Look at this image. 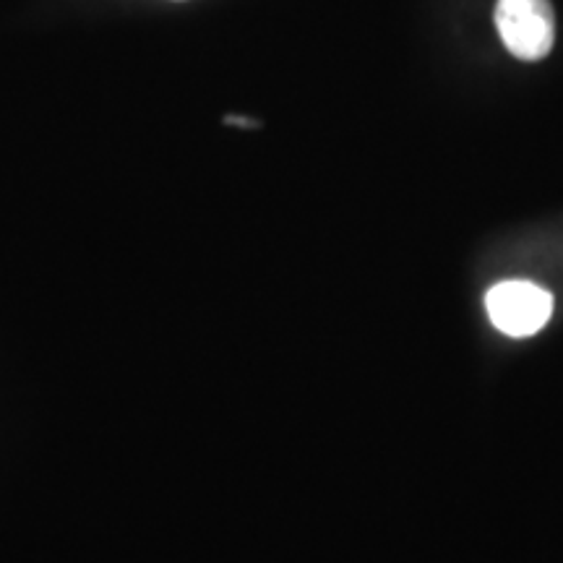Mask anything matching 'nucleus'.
<instances>
[{
  "instance_id": "obj_1",
  "label": "nucleus",
  "mask_w": 563,
  "mask_h": 563,
  "mask_svg": "<svg viewBox=\"0 0 563 563\" xmlns=\"http://www.w3.org/2000/svg\"><path fill=\"white\" fill-rule=\"evenodd\" d=\"M493 24L504 47L517 60H543L555 45V11L551 0H496Z\"/></svg>"
},
{
  "instance_id": "obj_2",
  "label": "nucleus",
  "mask_w": 563,
  "mask_h": 563,
  "mask_svg": "<svg viewBox=\"0 0 563 563\" xmlns=\"http://www.w3.org/2000/svg\"><path fill=\"white\" fill-rule=\"evenodd\" d=\"M485 311L493 327L514 340L538 334L551 321L553 298L540 285L525 279H509L485 295Z\"/></svg>"
}]
</instances>
